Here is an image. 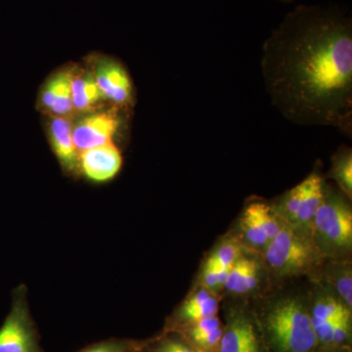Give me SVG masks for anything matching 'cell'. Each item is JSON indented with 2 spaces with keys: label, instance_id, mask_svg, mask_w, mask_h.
Returning <instances> with one entry per match:
<instances>
[{
  "label": "cell",
  "instance_id": "e0dca14e",
  "mask_svg": "<svg viewBox=\"0 0 352 352\" xmlns=\"http://www.w3.org/2000/svg\"><path fill=\"white\" fill-rule=\"evenodd\" d=\"M331 179L346 197L352 196V151L351 147L342 146L332 157V166L329 170Z\"/></svg>",
  "mask_w": 352,
  "mask_h": 352
},
{
  "label": "cell",
  "instance_id": "52a82bcc",
  "mask_svg": "<svg viewBox=\"0 0 352 352\" xmlns=\"http://www.w3.org/2000/svg\"><path fill=\"white\" fill-rule=\"evenodd\" d=\"M122 166V154L112 142L78 154V168L87 179L94 182H110L120 173Z\"/></svg>",
  "mask_w": 352,
  "mask_h": 352
},
{
  "label": "cell",
  "instance_id": "7c38bea8",
  "mask_svg": "<svg viewBox=\"0 0 352 352\" xmlns=\"http://www.w3.org/2000/svg\"><path fill=\"white\" fill-rule=\"evenodd\" d=\"M261 282V266L256 259L244 254L229 270L224 288L233 295H248L258 288Z\"/></svg>",
  "mask_w": 352,
  "mask_h": 352
},
{
  "label": "cell",
  "instance_id": "6da1fadb",
  "mask_svg": "<svg viewBox=\"0 0 352 352\" xmlns=\"http://www.w3.org/2000/svg\"><path fill=\"white\" fill-rule=\"evenodd\" d=\"M261 72L271 103L298 126L352 124V19L339 7L300 6L264 41Z\"/></svg>",
  "mask_w": 352,
  "mask_h": 352
},
{
  "label": "cell",
  "instance_id": "d4e9b609",
  "mask_svg": "<svg viewBox=\"0 0 352 352\" xmlns=\"http://www.w3.org/2000/svg\"><path fill=\"white\" fill-rule=\"evenodd\" d=\"M219 327H221V326H220V321L217 315L194 322L189 329L190 339L192 340L194 338L199 337V336L205 335V333L212 332V331Z\"/></svg>",
  "mask_w": 352,
  "mask_h": 352
},
{
  "label": "cell",
  "instance_id": "44dd1931",
  "mask_svg": "<svg viewBox=\"0 0 352 352\" xmlns=\"http://www.w3.org/2000/svg\"><path fill=\"white\" fill-rule=\"evenodd\" d=\"M351 311H347L346 314L340 316L336 322L333 328L332 346H340L346 344L351 339Z\"/></svg>",
  "mask_w": 352,
  "mask_h": 352
},
{
  "label": "cell",
  "instance_id": "d6986e66",
  "mask_svg": "<svg viewBox=\"0 0 352 352\" xmlns=\"http://www.w3.org/2000/svg\"><path fill=\"white\" fill-rule=\"evenodd\" d=\"M240 229L245 242L254 250H261L264 252L270 243V239L264 232L263 229L245 208L241 215Z\"/></svg>",
  "mask_w": 352,
  "mask_h": 352
},
{
  "label": "cell",
  "instance_id": "7402d4cb",
  "mask_svg": "<svg viewBox=\"0 0 352 352\" xmlns=\"http://www.w3.org/2000/svg\"><path fill=\"white\" fill-rule=\"evenodd\" d=\"M230 270H204L201 275L203 288L210 291H217L226 285L227 275Z\"/></svg>",
  "mask_w": 352,
  "mask_h": 352
},
{
  "label": "cell",
  "instance_id": "277c9868",
  "mask_svg": "<svg viewBox=\"0 0 352 352\" xmlns=\"http://www.w3.org/2000/svg\"><path fill=\"white\" fill-rule=\"evenodd\" d=\"M264 259L275 277L291 278L314 270L323 258L311 236L284 222L281 230L264 250Z\"/></svg>",
  "mask_w": 352,
  "mask_h": 352
},
{
  "label": "cell",
  "instance_id": "7a4b0ae2",
  "mask_svg": "<svg viewBox=\"0 0 352 352\" xmlns=\"http://www.w3.org/2000/svg\"><path fill=\"white\" fill-rule=\"evenodd\" d=\"M308 298L300 294L274 296L261 317L265 344L273 352H314L318 346Z\"/></svg>",
  "mask_w": 352,
  "mask_h": 352
},
{
  "label": "cell",
  "instance_id": "2e32d148",
  "mask_svg": "<svg viewBox=\"0 0 352 352\" xmlns=\"http://www.w3.org/2000/svg\"><path fill=\"white\" fill-rule=\"evenodd\" d=\"M326 280L333 292L349 309L352 307V270L347 261L333 259L326 272Z\"/></svg>",
  "mask_w": 352,
  "mask_h": 352
},
{
  "label": "cell",
  "instance_id": "4316f807",
  "mask_svg": "<svg viewBox=\"0 0 352 352\" xmlns=\"http://www.w3.org/2000/svg\"><path fill=\"white\" fill-rule=\"evenodd\" d=\"M195 352H214V351H203V349H197V351H195Z\"/></svg>",
  "mask_w": 352,
  "mask_h": 352
},
{
  "label": "cell",
  "instance_id": "9c48e42d",
  "mask_svg": "<svg viewBox=\"0 0 352 352\" xmlns=\"http://www.w3.org/2000/svg\"><path fill=\"white\" fill-rule=\"evenodd\" d=\"M97 85L104 99L118 106H129L133 101V87L129 74L116 62H103L96 71Z\"/></svg>",
  "mask_w": 352,
  "mask_h": 352
},
{
  "label": "cell",
  "instance_id": "30bf717a",
  "mask_svg": "<svg viewBox=\"0 0 352 352\" xmlns=\"http://www.w3.org/2000/svg\"><path fill=\"white\" fill-rule=\"evenodd\" d=\"M73 73L61 72L53 76L41 94V105L55 117H68L75 111L72 97Z\"/></svg>",
  "mask_w": 352,
  "mask_h": 352
},
{
  "label": "cell",
  "instance_id": "8992f818",
  "mask_svg": "<svg viewBox=\"0 0 352 352\" xmlns=\"http://www.w3.org/2000/svg\"><path fill=\"white\" fill-rule=\"evenodd\" d=\"M219 352H265L258 326L245 310L228 312Z\"/></svg>",
  "mask_w": 352,
  "mask_h": 352
},
{
  "label": "cell",
  "instance_id": "ac0fdd59",
  "mask_svg": "<svg viewBox=\"0 0 352 352\" xmlns=\"http://www.w3.org/2000/svg\"><path fill=\"white\" fill-rule=\"evenodd\" d=\"M242 254L239 243L233 239L223 241L208 256L204 270H230Z\"/></svg>",
  "mask_w": 352,
  "mask_h": 352
},
{
  "label": "cell",
  "instance_id": "484cf974",
  "mask_svg": "<svg viewBox=\"0 0 352 352\" xmlns=\"http://www.w3.org/2000/svg\"><path fill=\"white\" fill-rule=\"evenodd\" d=\"M279 1L285 2V3H291V2L295 1V0H279Z\"/></svg>",
  "mask_w": 352,
  "mask_h": 352
},
{
  "label": "cell",
  "instance_id": "5bb4252c",
  "mask_svg": "<svg viewBox=\"0 0 352 352\" xmlns=\"http://www.w3.org/2000/svg\"><path fill=\"white\" fill-rule=\"evenodd\" d=\"M72 97L74 107L78 112H88L96 108L104 99L97 85L96 78L90 73L73 76Z\"/></svg>",
  "mask_w": 352,
  "mask_h": 352
},
{
  "label": "cell",
  "instance_id": "8fae6325",
  "mask_svg": "<svg viewBox=\"0 0 352 352\" xmlns=\"http://www.w3.org/2000/svg\"><path fill=\"white\" fill-rule=\"evenodd\" d=\"M50 135L51 145L64 170L76 173L78 168V152L68 117H55L51 120Z\"/></svg>",
  "mask_w": 352,
  "mask_h": 352
},
{
  "label": "cell",
  "instance_id": "603a6c76",
  "mask_svg": "<svg viewBox=\"0 0 352 352\" xmlns=\"http://www.w3.org/2000/svg\"><path fill=\"white\" fill-rule=\"evenodd\" d=\"M222 335H223V329L219 327L212 332L194 338L192 340L197 346H199V349H203V351H214V349L219 346Z\"/></svg>",
  "mask_w": 352,
  "mask_h": 352
},
{
  "label": "cell",
  "instance_id": "cb8c5ba5",
  "mask_svg": "<svg viewBox=\"0 0 352 352\" xmlns=\"http://www.w3.org/2000/svg\"><path fill=\"white\" fill-rule=\"evenodd\" d=\"M153 352H195L183 340L175 337L163 338L157 342Z\"/></svg>",
  "mask_w": 352,
  "mask_h": 352
},
{
  "label": "cell",
  "instance_id": "3957f363",
  "mask_svg": "<svg viewBox=\"0 0 352 352\" xmlns=\"http://www.w3.org/2000/svg\"><path fill=\"white\" fill-rule=\"evenodd\" d=\"M349 199L339 188L326 183L311 228L312 241L323 258L342 259L351 252L352 210Z\"/></svg>",
  "mask_w": 352,
  "mask_h": 352
},
{
  "label": "cell",
  "instance_id": "9a60e30c",
  "mask_svg": "<svg viewBox=\"0 0 352 352\" xmlns=\"http://www.w3.org/2000/svg\"><path fill=\"white\" fill-rule=\"evenodd\" d=\"M309 303L311 323L333 320L351 311L331 289H318Z\"/></svg>",
  "mask_w": 352,
  "mask_h": 352
},
{
  "label": "cell",
  "instance_id": "5b68a950",
  "mask_svg": "<svg viewBox=\"0 0 352 352\" xmlns=\"http://www.w3.org/2000/svg\"><path fill=\"white\" fill-rule=\"evenodd\" d=\"M0 352H44L24 285L14 292L10 312L0 327Z\"/></svg>",
  "mask_w": 352,
  "mask_h": 352
},
{
  "label": "cell",
  "instance_id": "ba28073f",
  "mask_svg": "<svg viewBox=\"0 0 352 352\" xmlns=\"http://www.w3.org/2000/svg\"><path fill=\"white\" fill-rule=\"evenodd\" d=\"M117 116L99 113L83 118L73 129V140L78 154L111 142L119 127Z\"/></svg>",
  "mask_w": 352,
  "mask_h": 352
},
{
  "label": "cell",
  "instance_id": "ffe728a7",
  "mask_svg": "<svg viewBox=\"0 0 352 352\" xmlns=\"http://www.w3.org/2000/svg\"><path fill=\"white\" fill-rule=\"evenodd\" d=\"M145 346L144 342L113 338L89 344L76 352H141Z\"/></svg>",
  "mask_w": 352,
  "mask_h": 352
},
{
  "label": "cell",
  "instance_id": "4fadbf2b",
  "mask_svg": "<svg viewBox=\"0 0 352 352\" xmlns=\"http://www.w3.org/2000/svg\"><path fill=\"white\" fill-rule=\"evenodd\" d=\"M219 312V300L212 291L206 288L199 289L187 298L178 309V320L194 323L208 317L214 316Z\"/></svg>",
  "mask_w": 352,
  "mask_h": 352
}]
</instances>
